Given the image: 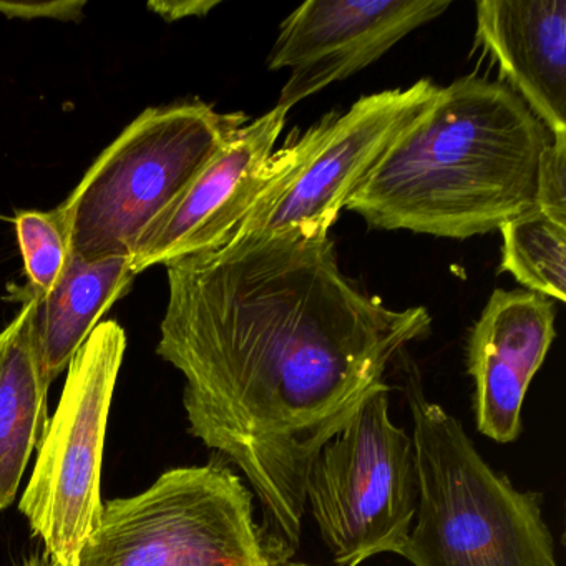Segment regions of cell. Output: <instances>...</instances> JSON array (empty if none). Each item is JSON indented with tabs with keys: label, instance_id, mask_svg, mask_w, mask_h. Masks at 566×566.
Returning a JSON list of instances; mask_svg holds the SVG:
<instances>
[{
	"label": "cell",
	"instance_id": "cell-14",
	"mask_svg": "<svg viewBox=\"0 0 566 566\" xmlns=\"http://www.w3.org/2000/svg\"><path fill=\"white\" fill-rule=\"evenodd\" d=\"M45 376L32 331L31 303L0 331V512L18 495L48 427Z\"/></svg>",
	"mask_w": 566,
	"mask_h": 566
},
{
	"label": "cell",
	"instance_id": "cell-20",
	"mask_svg": "<svg viewBox=\"0 0 566 566\" xmlns=\"http://www.w3.org/2000/svg\"><path fill=\"white\" fill-rule=\"evenodd\" d=\"M21 566H65L62 563L55 562V559L49 558V556H34V558L28 559L22 563Z\"/></svg>",
	"mask_w": 566,
	"mask_h": 566
},
{
	"label": "cell",
	"instance_id": "cell-6",
	"mask_svg": "<svg viewBox=\"0 0 566 566\" xmlns=\"http://www.w3.org/2000/svg\"><path fill=\"white\" fill-rule=\"evenodd\" d=\"M437 91L422 78L407 88L364 95L349 111L327 115L274 151L253 205L231 237L290 230L329 237L354 191Z\"/></svg>",
	"mask_w": 566,
	"mask_h": 566
},
{
	"label": "cell",
	"instance_id": "cell-13",
	"mask_svg": "<svg viewBox=\"0 0 566 566\" xmlns=\"http://www.w3.org/2000/svg\"><path fill=\"white\" fill-rule=\"evenodd\" d=\"M135 276L130 258L87 261L71 254L61 280L48 293L9 286V301L31 303L35 346L51 382L67 370L101 317L127 293Z\"/></svg>",
	"mask_w": 566,
	"mask_h": 566
},
{
	"label": "cell",
	"instance_id": "cell-11",
	"mask_svg": "<svg viewBox=\"0 0 566 566\" xmlns=\"http://www.w3.org/2000/svg\"><path fill=\"white\" fill-rule=\"evenodd\" d=\"M552 300L530 291H493L467 344L473 410L480 433L512 443L522 433V409L533 377L555 340Z\"/></svg>",
	"mask_w": 566,
	"mask_h": 566
},
{
	"label": "cell",
	"instance_id": "cell-17",
	"mask_svg": "<svg viewBox=\"0 0 566 566\" xmlns=\"http://www.w3.org/2000/svg\"><path fill=\"white\" fill-rule=\"evenodd\" d=\"M536 210L566 224V135L552 137L536 175Z\"/></svg>",
	"mask_w": 566,
	"mask_h": 566
},
{
	"label": "cell",
	"instance_id": "cell-1",
	"mask_svg": "<svg viewBox=\"0 0 566 566\" xmlns=\"http://www.w3.org/2000/svg\"><path fill=\"white\" fill-rule=\"evenodd\" d=\"M165 268L157 354L184 374L191 436L247 476L268 553L286 565L317 453L432 317L364 293L331 237L296 230L231 237Z\"/></svg>",
	"mask_w": 566,
	"mask_h": 566
},
{
	"label": "cell",
	"instance_id": "cell-10",
	"mask_svg": "<svg viewBox=\"0 0 566 566\" xmlns=\"http://www.w3.org/2000/svg\"><path fill=\"white\" fill-rule=\"evenodd\" d=\"M287 108L276 107L241 125L181 197L145 231L132 253L140 274L223 247L253 205Z\"/></svg>",
	"mask_w": 566,
	"mask_h": 566
},
{
	"label": "cell",
	"instance_id": "cell-18",
	"mask_svg": "<svg viewBox=\"0 0 566 566\" xmlns=\"http://www.w3.org/2000/svg\"><path fill=\"white\" fill-rule=\"evenodd\" d=\"M85 0H45V2H9L0 0V14L8 19H22V21L78 22L84 18Z\"/></svg>",
	"mask_w": 566,
	"mask_h": 566
},
{
	"label": "cell",
	"instance_id": "cell-3",
	"mask_svg": "<svg viewBox=\"0 0 566 566\" xmlns=\"http://www.w3.org/2000/svg\"><path fill=\"white\" fill-rule=\"evenodd\" d=\"M419 502L399 555L413 566H556L542 495L495 472L462 422L407 376Z\"/></svg>",
	"mask_w": 566,
	"mask_h": 566
},
{
	"label": "cell",
	"instance_id": "cell-19",
	"mask_svg": "<svg viewBox=\"0 0 566 566\" xmlns=\"http://www.w3.org/2000/svg\"><path fill=\"white\" fill-rule=\"evenodd\" d=\"M220 0H155L148 2V9L168 22L187 18H205L210 14Z\"/></svg>",
	"mask_w": 566,
	"mask_h": 566
},
{
	"label": "cell",
	"instance_id": "cell-21",
	"mask_svg": "<svg viewBox=\"0 0 566 566\" xmlns=\"http://www.w3.org/2000/svg\"><path fill=\"white\" fill-rule=\"evenodd\" d=\"M283 566H317V565H310V563H301V562H287L286 565Z\"/></svg>",
	"mask_w": 566,
	"mask_h": 566
},
{
	"label": "cell",
	"instance_id": "cell-4",
	"mask_svg": "<svg viewBox=\"0 0 566 566\" xmlns=\"http://www.w3.org/2000/svg\"><path fill=\"white\" fill-rule=\"evenodd\" d=\"M247 124L201 102L142 112L88 168L55 210L82 260L130 258L208 161Z\"/></svg>",
	"mask_w": 566,
	"mask_h": 566
},
{
	"label": "cell",
	"instance_id": "cell-5",
	"mask_svg": "<svg viewBox=\"0 0 566 566\" xmlns=\"http://www.w3.org/2000/svg\"><path fill=\"white\" fill-rule=\"evenodd\" d=\"M77 566H276L254 496L221 459L161 473L147 490L104 503Z\"/></svg>",
	"mask_w": 566,
	"mask_h": 566
},
{
	"label": "cell",
	"instance_id": "cell-15",
	"mask_svg": "<svg viewBox=\"0 0 566 566\" xmlns=\"http://www.w3.org/2000/svg\"><path fill=\"white\" fill-rule=\"evenodd\" d=\"M500 271L510 273L530 293L565 303L566 224L539 210L506 221Z\"/></svg>",
	"mask_w": 566,
	"mask_h": 566
},
{
	"label": "cell",
	"instance_id": "cell-16",
	"mask_svg": "<svg viewBox=\"0 0 566 566\" xmlns=\"http://www.w3.org/2000/svg\"><path fill=\"white\" fill-rule=\"evenodd\" d=\"M15 233L24 258L29 293L44 294L61 280L71 260V241L57 210L21 211Z\"/></svg>",
	"mask_w": 566,
	"mask_h": 566
},
{
	"label": "cell",
	"instance_id": "cell-2",
	"mask_svg": "<svg viewBox=\"0 0 566 566\" xmlns=\"http://www.w3.org/2000/svg\"><path fill=\"white\" fill-rule=\"evenodd\" d=\"M552 142L505 82L457 78L410 122L346 208L376 230L467 240L536 210Z\"/></svg>",
	"mask_w": 566,
	"mask_h": 566
},
{
	"label": "cell",
	"instance_id": "cell-8",
	"mask_svg": "<svg viewBox=\"0 0 566 566\" xmlns=\"http://www.w3.org/2000/svg\"><path fill=\"white\" fill-rule=\"evenodd\" d=\"M125 349L124 327L104 321L75 354L19 503L32 533L44 543L45 556L65 566H77L104 505L102 459Z\"/></svg>",
	"mask_w": 566,
	"mask_h": 566
},
{
	"label": "cell",
	"instance_id": "cell-9",
	"mask_svg": "<svg viewBox=\"0 0 566 566\" xmlns=\"http://www.w3.org/2000/svg\"><path fill=\"white\" fill-rule=\"evenodd\" d=\"M449 0H310L281 24L270 71L290 69L276 105L291 108L379 61L440 18Z\"/></svg>",
	"mask_w": 566,
	"mask_h": 566
},
{
	"label": "cell",
	"instance_id": "cell-12",
	"mask_svg": "<svg viewBox=\"0 0 566 566\" xmlns=\"http://www.w3.org/2000/svg\"><path fill=\"white\" fill-rule=\"evenodd\" d=\"M475 39L549 135H566L565 0L476 2Z\"/></svg>",
	"mask_w": 566,
	"mask_h": 566
},
{
	"label": "cell",
	"instance_id": "cell-7",
	"mask_svg": "<svg viewBox=\"0 0 566 566\" xmlns=\"http://www.w3.org/2000/svg\"><path fill=\"white\" fill-rule=\"evenodd\" d=\"M389 392L386 380L370 390L307 476L306 510L336 566L399 555L416 518V452L412 437L390 419Z\"/></svg>",
	"mask_w": 566,
	"mask_h": 566
}]
</instances>
